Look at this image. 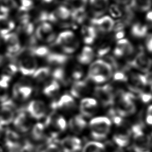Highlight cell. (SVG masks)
Wrapping results in <instances>:
<instances>
[{
    "label": "cell",
    "mask_w": 152,
    "mask_h": 152,
    "mask_svg": "<svg viewBox=\"0 0 152 152\" xmlns=\"http://www.w3.org/2000/svg\"><path fill=\"white\" fill-rule=\"evenodd\" d=\"M112 122L107 116H97L91 119L89 122L90 134L95 141L105 139L109 135Z\"/></svg>",
    "instance_id": "obj_1"
},
{
    "label": "cell",
    "mask_w": 152,
    "mask_h": 152,
    "mask_svg": "<svg viewBox=\"0 0 152 152\" xmlns=\"http://www.w3.org/2000/svg\"><path fill=\"white\" fill-rule=\"evenodd\" d=\"M17 58L18 68L23 75H31L36 71L37 62L28 48L21 49L15 56V58Z\"/></svg>",
    "instance_id": "obj_2"
},
{
    "label": "cell",
    "mask_w": 152,
    "mask_h": 152,
    "mask_svg": "<svg viewBox=\"0 0 152 152\" xmlns=\"http://www.w3.org/2000/svg\"><path fill=\"white\" fill-rule=\"evenodd\" d=\"M118 95L119 98L115 109L118 114L124 117L134 113L136 110V106L134 102V95L124 91H119Z\"/></svg>",
    "instance_id": "obj_3"
},
{
    "label": "cell",
    "mask_w": 152,
    "mask_h": 152,
    "mask_svg": "<svg viewBox=\"0 0 152 152\" xmlns=\"http://www.w3.org/2000/svg\"><path fill=\"white\" fill-rule=\"evenodd\" d=\"M131 133L133 134L134 150L135 152L148 151L151 139L145 134L140 124H135L131 127Z\"/></svg>",
    "instance_id": "obj_4"
},
{
    "label": "cell",
    "mask_w": 152,
    "mask_h": 152,
    "mask_svg": "<svg viewBox=\"0 0 152 152\" xmlns=\"http://www.w3.org/2000/svg\"><path fill=\"white\" fill-rule=\"evenodd\" d=\"M46 129L50 131L52 136L64 132L67 127V123L65 119L56 112H52L49 113L46 118L45 124Z\"/></svg>",
    "instance_id": "obj_5"
},
{
    "label": "cell",
    "mask_w": 152,
    "mask_h": 152,
    "mask_svg": "<svg viewBox=\"0 0 152 152\" xmlns=\"http://www.w3.org/2000/svg\"><path fill=\"white\" fill-rule=\"evenodd\" d=\"M94 95L102 105L107 107L113 105L115 100L113 88L110 84L97 86L94 88Z\"/></svg>",
    "instance_id": "obj_6"
},
{
    "label": "cell",
    "mask_w": 152,
    "mask_h": 152,
    "mask_svg": "<svg viewBox=\"0 0 152 152\" xmlns=\"http://www.w3.org/2000/svg\"><path fill=\"white\" fill-rule=\"evenodd\" d=\"M16 106L10 99L1 103L0 108V125L2 127L12 123L15 117Z\"/></svg>",
    "instance_id": "obj_7"
},
{
    "label": "cell",
    "mask_w": 152,
    "mask_h": 152,
    "mask_svg": "<svg viewBox=\"0 0 152 152\" xmlns=\"http://www.w3.org/2000/svg\"><path fill=\"white\" fill-rule=\"evenodd\" d=\"M24 141L15 131L7 129L5 134V144L10 152H23Z\"/></svg>",
    "instance_id": "obj_8"
},
{
    "label": "cell",
    "mask_w": 152,
    "mask_h": 152,
    "mask_svg": "<svg viewBox=\"0 0 152 152\" xmlns=\"http://www.w3.org/2000/svg\"><path fill=\"white\" fill-rule=\"evenodd\" d=\"M33 88L29 81L27 80H23L14 85L12 95L15 99L24 101L30 97Z\"/></svg>",
    "instance_id": "obj_9"
},
{
    "label": "cell",
    "mask_w": 152,
    "mask_h": 152,
    "mask_svg": "<svg viewBox=\"0 0 152 152\" xmlns=\"http://www.w3.org/2000/svg\"><path fill=\"white\" fill-rule=\"evenodd\" d=\"M35 36L37 39L46 43H52L56 39L52 26L47 23H42L36 28Z\"/></svg>",
    "instance_id": "obj_10"
},
{
    "label": "cell",
    "mask_w": 152,
    "mask_h": 152,
    "mask_svg": "<svg viewBox=\"0 0 152 152\" xmlns=\"http://www.w3.org/2000/svg\"><path fill=\"white\" fill-rule=\"evenodd\" d=\"M128 64L142 72H148L152 66V59L143 51H140Z\"/></svg>",
    "instance_id": "obj_11"
},
{
    "label": "cell",
    "mask_w": 152,
    "mask_h": 152,
    "mask_svg": "<svg viewBox=\"0 0 152 152\" xmlns=\"http://www.w3.org/2000/svg\"><path fill=\"white\" fill-rule=\"evenodd\" d=\"M26 111L30 116L34 119L39 120L46 115V104L42 100H33L27 104Z\"/></svg>",
    "instance_id": "obj_12"
},
{
    "label": "cell",
    "mask_w": 152,
    "mask_h": 152,
    "mask_svg": "<svg viewBox=\"0 0 152 152\" xmlns=\"http://www.w3.org/2000/svg\"><path fill=\"white\" fill-rule=\"evenodd\" d=\"M52 107L55 110H60L69 112L75 108L76 103L71 95L64 94L57 101L52 103Z\"/></svg>",
    "instance_id": "obj_13"
},
{
    "label": "cell",
    "mask_w": 152,
    "mask_h": 152,
    "mask_svg": "<svg viewBox=\"0 0 152 152\" xmlns=\"http://www.w3.org/2000/svg\"><path fill=\"white\" fill-rule=\"evenodd\" d=\"M62 152H78L82 147L81 140L77 137L67 136L60 142Z\"/></svg>",
    "instance_id": "obj_14"
},
{
    "label": "cell",
    "mask_w": 152,
    "mask_h": 152,
    "mask_svg": "<svg viewBox=\"0 0 152 152\" xmlns=\"http://www.w3.org/2000/svg\"><path fill=\"white\" fill-rule=\"evenodd\" d=\"M97 106V102L96 99L91 97L84 98L80 104L81 115L86 118L91 117L96 113Z\"/></svg>",
    "instance_id": "obj_15"
},
{
    "label": "cell",
    "mask_w": 152,
    "mask_h": 152,
    "mask_svg": "<svg viewBox=\"0 0 152 152\" xmlns=\"http://www.w3.org/2000/svg\"><path fill=\"white\" fill-rule=\"evenodd\" d=\"M91 23L97 30L102 33H108L112 31L115 25L113 20L108 15H105L99 18H93Z\"/></svg>",
    "instance_id": "obj_16"
},
{
    "label": "cell",
    "mask_w": 152,
    "mask_h": 152,
    "mask_svg": "<svg viewBox=\"0 0 152 152\" xmlns=\"http://www.w3.org/2000/svg\"><path fill=\"white\" fill-rule=\"evenodd\" d=\"M134 48L132 43L125 39L118 40L116 46L113 50V53L116 58H121L124 56H129L133 53Z\"/></svg>",
    "instance_id": "obj_17"
},
{
    "label": "cell",
    "mask_w": 152,
    "mask_h": 152,
    "mask_svg": "<svg viewBox=\"0 0 152 152\" xmlns=\"http://www.w3.org/2000/svg\"><path fill=\"white\" fill-rule=\"evenodd\" d=\"M12 122L15 128L21 133L27 132L31 129L30 120L25 112H22L18 113Z\"/></svg>",
    "instance_id": "obj_18"
},
{
    "label": "cell",
    "mask_w": 152,
    "mask_h": 152,
    "mask_svg": "<svg viewBox=\"0 0 152 152\" xmlns=\"http://www.w3.org/2000/svg\"><path fill=\"white\" fill-rule=\"evenodd\" d=\"M71 12L65 6L58 7L53 11L49 12L48 21L52 23H57L61 20H66L71 16Z\"/></svg>",
    "instance_id": "obj_19"
},
{
    "label": "cell",
    "mask_w": 152,
    "mask_h": 152,
    "mask_svg": "<svg viewBox=\"0 0 152 152\" xmlns=\"http://www.w3.org/2000/svg\"><path fill=\"white\" fill-rule=\"evenodd\" d=\"M87 125L86 119L81 115H76L72 116L68 122L69 129L76 134L81 133L86 128Z\"/></svg>",
    "instance_id": "obj_20"
},
{
    "label": "cell",
    "mask_w": 152,
    "mask_h": 152,
    "mask_svg": "<svg viewBox=\"0 0 152 152\" xmlns=\"http://www.w3.org/2000/svg\"><path fill=\"white\" fill-rule=\"evenodd\" d=\"M90 9L91 13L96 17H99L106 11L109 0H90Z\"/></svg>",
    "instance_id": "obj_21"
},
{
    "label": "cell",
    "mask_w": 152,
    "mask_h": 152,
    "mask_svg": "<svg viewBox=\"0 0 152 152\" xmlns=\"http://www.w3.org/2000/svg\"><path fill=\"white\" fill-rule=\"evenodd\" d=\"M88 86L86 81L79 80L75 81L70 90L71 94L75 98H80L86 94L88 91Z\"/></svg>",
    "instance_id": "obj_22"
},
{
    "label": "cell",
    "mask_w": 152,
    "mask_h": 152,
    "mask_svg": "<svg viewBox=\"0 0 152 152\" xmlns=\"http://www.w3.org/2000/svg\"><path fill=\"white\" fill-rule=\"evenodd\" d=\"M46 59L47 62L50 65L61 66L68 61L69 57L65 53L50 52L46 56Z\"/></svg>",
    "instance_id": "obj_23"
},
{
    "label": "cell",
    "mask_w": 152,
    "mask_h": 152,
    "mask_svg": "<svg viewBox=\"0 0 152 152\" xmlns=\"http://www.w3.org/2000/svg\"><path fill=\"white\" fill-rule=\"evenodd\" d=\"M46 127L42 123H37L31 129V138L36 142L45 140L46 138Z\"/></svg>",
    "instance_id": "obj_24"
},
{
    "label": "cell",
    "mask_w": 152,
    "mask_h": 152,
    "mask_svg": "<svg viewBox=\"0 0 152 152\" xmlns=\"http://www.w3.org/2000/svg\"><path fill=\"white\" fill-rule=\"evenodd\" d=\"M81 33L83 41L86 44L93 43L97 35V30L93 26H83L81 28Z\"/></svg>",
    "instance_id": "obj_25"
},
{
    "label": "cell",
    "mask_w": 152,
    "mask_h": 152,
    "mask_svg": "<svg viewBox=\"0 0 152 152\" xmlns=\"http://www.w3.org/2000/svg\"><path fill=\"white\" fill-rule=\"evenodd\" d=\"M14 27V23L8 18L7 15L0 14V35L2 37L10 33Z\"/></svg>",
    "instance_id": "obj_26"
},
{
    "label": "cell",
    "mask_w": 152,
    "mask_h": 152,
    "mask_svg": "<svg viewBox=\"0 0 152 152\" xmlns=\"http://www.w3.org/2000/svg\"><path fill=\"white\" fill-rule=\"evenodd\" d=\"M76 39L74 33L71 31H65L61 33L55 40V43L56 45L61 48L65 45H67Z\"/></svg>",
    "instance_id": "obj_27"
},
{
    "label": "cell",
    "mask_w": 152,
    "mask_h": 152,
    "mask_svg": "<svg viewBox=\"0 0 152 152\" xmlns=\"http://www.w3.org/2000/svg\"><path fill=\"white\" fill-rule=\"evenodd\" d=\"M94 56V52L93 49L89 46H85L78 55L77 60L80 64L86 65L90 63L93 61Z\"/></svg>",
    "instance_id": "obj_28"
},
{
    "label": "cell",
    "mask_w": 152,
    "mask_h": 152,
    "mask_svg": "<svg viewBox=\"0 0 152 152\" xmlns=\"http://www.w3.org/2000/svg\"><path fill=\"white\" fill-rule=\"evenodd\" d=\"M82 152H106V149L103 144L94 140L87 142L84 145Z\"/></svg>",
    "instance_id": "obj_29"
},
{
    "label": "cell",
    "mask_w": 152,
    "mask_h": 152,
    "mask_svg": "<svg viewBox=\"0 0 152 152\" xmlns=\"http://www.w3.org/2000/svg\"><path fill=\"white\" fill-rule=\"evenodd\" d=\"M52 76L54 80L58 83H61L64 86H67L70 82L69 78L67 76L65 70L62 67H58L55 69L52 73Z\"/></svg>",
    "instance_id": "obj_30"
},
{
    "label": "cell",
    "mask_w": 152,
    "mask_h": 152,
    "mask_svg": "<svg viewBox=\"0 0 152 152\" xmlns=\"http://www.w3.org/2000/svg\"><path fill=\"white\" fill-rule=\"evenodd\" d=\"M60 86L59 83L53 80L48 82L44 86L43 92L46 96L52 97L55 96L59 91Z\"/></svg>",
    "instance_id": "obj_31"
},
{
    "label": "cell",
    "mask_w": 152,
    "mask_h": 152,
    "mask_svg": "<svg viewBox=\"0 0 152 152\" xmlns=\"http://www.w3.org/2000/svg\"><path fill=\"white\" fill-rule=\"evenodd\" d=\"M148 27L145 24L141 23H136L134 24L131 27V34L136 38H142L145 36L147 33Z\"/></svg>",
    "instance_id": "obj_32"
},
{
    "label": "cell",
    "mask_w": 152,
    "mask_h": 152,
    "mask_svg": "<svg viewBox=\"0 0 152 152\" xmlns=\"http://www.w3.org/2000/svg\"><path fill=\"white\" fill-rule=\"evenodd\" d=\"M50 73V68L48 67L40 68L34 72L33 74V78L34 81L37 83H41L45 81L49 76Z\"/></svg>",
    "instance_id": "obj_33"
},
{
    "label": "cell",
    "mask_w": 152,
    "mask_h": 152,
    "mask_svg": "<svg viewBox=\"0 0 152 152\" xmlns=\"http://www.w3.org/2000/svg\"><path fill=\"white\" fill-rule=\"evenodd\" d=\"M152 5V0H131V7L140 11L148 10Z\"/></svg>",
    "instance_id": "obj_34"
},
{
    "label": "cell",
    "mask_w": 152,
    "mask_h": 152,
    "mask_svg": "<svg viewBox=\"0 0 152 152\" xmlns=\"http://www.w3.org/2000/svg\"><path fill=\"white\" fill-rule=\"evenodd\" d=\"M110 50L109 41L107 40H102L99 42L96 48V55L98 57L104 56Z\"/></svg>",
    "instance_id": "obj_35"
},
{
    "label": "cell",
    "mask_w": 152,
    "mask_h": 152,
    "mask_svg": "<svg viewBox=\"0 0 152 152\" xmlns=\"http://www.w3.org/2000/svg\"><path fill=\"white\" fill-rule=\"evenodd\" d=\"M16 7L15 0H0V14L7 15L11 10Z\"/></svg>",
    "instance_id": "obj_36"
},
{
    "label": "cell",
    "mask_w": 152,
    "mask_h": 152,
    "mask_svg": "<svg viewBox=\"0 0 152 152\" xmlns=\"http://www.w3.org/2000/svg\"><path fill=\"white\" fill-rule=\"evenodd\" d=\"M28 48L34 56L46 57L50 53L49 49L45 46H34Z\"/></svg>",
    "instance_id": "obj_37"
},
{
    "label": "cell",
    "mask_w": 152,
    "mask_h": 152,
    "mask_svg": "<svg viewBox=\"0 0 152 152\" xmlns=\"http://www.w3.org/2000/svg\"><path fill=\"white\" fill-rule=\"evenodd\" d=\"M134 14L132 11L131 7L125 5L124 8V10H122V18L121 21L124 24L125 26H126L131 23L134 18Z\"/></svg>",
    "instance_id": "obj_38"
},
{
    "label": "cell",
    "mask_w": 152,
    "mask_h": 152,
    "mask_svg": "<svg viewBox=\"0 0 152 152\" xmlns=\"http://www.w3.org/2000/svg\"><path fill=\"white\" fill-rule=\"evenodd\" d=\"M72 20L77 24L82 23L87 17V14L84 10L73 11L71 14Z\"/></svg>",
    "instance_id": "obj_39"
},
{
    "label": "cell",
    "mask_w": 152,
    "mask_h": 152,
    "mask_svg": "<svg viewBox=\"0 0 152 152\" xmlns=\"http://www.w3.org/2000/svg\"><path fill=\"white\" fill-rule=\"evenodd\" d=\"M69 5L73 11L84 10L87 4L88 0H69Z\"/></svg>",
    "instance_id": "obj_40"
},
{
    "label": "cell",
    "mask_w": 152,
    "mask_h": 152,
    "mask_svg": "<svg viewBox=\"0 0 152 152\" xmlns=\"http://www.w3.org/2000/svg\"><path fill=\"white\" fill-rule=\"evenodd\" d=\"M19 33L26 36H32L34 31V25L31 22H28L26 24L20 25L18 28Z\"/></svg>",
    "instance_id": "obj_41"
},
{
    "label": "cell",
    "mask_w": 152,
    "mask_h": 152,
    "mask_svg": "<svg viewBox=\"0 0 152 152\" xmlns=\"http://www.w3.org/2000/svg\"><path fill=\"white\" fill-rule=\"evenodd\" d=\"M78 46H79V42L76 39L73 42L61 47V49L64 52V53L70 54L74 52L77 49Z\"/></svg>",
    "instance_id": "obj_42"
},
{
    "label": "cell",
    "mask_w": 152,
    "mask_h": 152,
    "mask_svg": "<svg viewBox=\"0 0 152 152\" xmlns=\"http://www.w3.org/2000/svg\"><path fill=\"white\" fill-rule=\"evenodd\" d=\"M109 12L112 16L115 18H119L122 16V8L116 4H112L109 8Z\"/></svg>",
    "instance_id": "obj_43"
},
{
    "label": "cell",
    "mask_w": 152,
    "mask_h": 152,
    "mask_svg": "<svg viewBox=\"0 0 152 152\" xmlns=\"http://www.w3.org/2000/svg\"><path fill=\"white\" fill-rule=\"evenodd\" d=\"M84 71L81 67L80 66H76L72 70L71 74V77L75 81H79L83 76Z\"/></svg>",
    "instance_id": "obj_44"
},
{
    "label": "cell",
    "mask_w": 152,
    "mask_h": 152,
    "mask_svg": "<svg viewBox=\"0 0 152 152\" xmlns=\"http://www.w3.org/2000/svg\"><path fill=\"white\" fill-rule=\"evenodd\" d=\"M113 80L116 81L120 82H126L128 81V77L126 75L125 72L123 71H117L113 75Z\"/></svg>",
    "instance_id": "obj_45"
},
{
    "label": "cell",
    "mask_w": 152,
    "mask_h": 152,
    "mask_svg": "<svg viewBox=\"0 0 152 152\" xmlns=\"http://www.w3.org/2000/svg\"><path fill=\"white\" fill-rule=\"evenodd\" d=\"M18 69V66H17L14 63H10L5 67V74L11 77L17 73Z\"/></svg>",
    "instance_id": "obj_46"
},
{
    "label": "cell",
    "mask_w": 152,
    "mask_h": 152,
    "mask_svg": "<svg viewBox=\"0 0 152 152\" xmlns=\"http://www.w3.org/2000/svg\"><path fill=\"white\" fill-rule=\"evenodd\" d=\"M40 152H62L61 148L55 143L48 144Z\"/></svg>",
    "instance_id": "obj_47"
},
{
    "label": "cell",
    "mask_w": 152,
    "mask_h": 152,
    "mask_svg": "<svg viewBox=\"0 0 152 152\" xmlns=\"http://www.w3.org/2000/svg\"><path fill=\"white\" fill-rule=\"evenodd\" d=\"M21 7L19 10L23 11H28L31 10L33 5V0H20Z\"/></svg>",
    "instance_id": "obj_48"
},
{
    "label": "cell",
    "mask_w": 152,
    "mask_h": 152,
    "mask_svg": "<svg viewBox=\"0 0 152 152\" xmlns=\"http://www.w3.org/2000/svg\"><path fill=\"white\" fill-rule=\"evenodd\" d=\"M138 94L141 101L143 102L144 103H147L152 100V94L144 93L142 91Z\"/></svg>",
    "instance_id": "obj_49"
},
{
    "label": "cell",
    "mask_w": 152,
    "mask_h": 152,
    "mask_svg": "<svg viewBox=\"0 0 152 152\" xmlns=\"http://www.w3.org/2000/svg\"><path fill=\"white\" fill-rule=\"evenodd\" d=\"M8 99L7 88L0 87V102L2 103Z\"/></svg>",
    "instance_id": "obj_50"
},
{
    "label": "cell",
    "mask_w": 152,
    "mask_h": 152,
    "mask_svg": "<svg viewBox=\"0 0 152 152\" xmlns=\"http://www.w3.org/2000/svg\"><path fill=\"white\" fill-rule=\"evenodd\" d=\"M145 46L147 50L152 53V34L147 36L145 40Z\"/></svg>",
    "instance_id": "obj_51"
},
{
    "label": "cell",
    "mask_w": 152,
    "mask_h": 152,
    "mask_svg": "<svg viewBox=\"0 0 152 152\" xmlns=\"http://www.w3.org/2000/svg\"><path fill=\"white\" fill-rule=\"evenodd\" d=\"M145 121L148 125L152 126V114L147 113L146 117H145Z\"/></svg>",
    "instance_id": "obj_52"
},
{
    "label": "cell",
    "mask_w": 152,
    "mask_h": 152,
    "mask_svg": "<svg viewBox=\"0 0 152 152\" xmlns=\"http://www.w3.org/2000/svg\"><path fill=\"white\" fill-rule=\"evenodd\" d=\"M124 36V32L122 31H117L115 33V38L119 40L122 39Z\"/></svg>",
    "instance_id": "obj_53"
},
{
    "label": "cell",
    "mask_w": 152,
    "mask_h": 152,
    "mask_svg": "<svg viewBox=\"0 0 152 152\" xmlns=\"http://www.w3.org/2000/svg\"><path fill=\"white\" fill-rule=\"evenodd\" d=\"M146 18L148 21L152 23V11L148 12L146 15Z\"/></svg>",
    "instance_id": "obj_54"
},
{
    "label": "cell",
    "mask_w": 152,
    "mask_h": 152,
    "mask_svg": "<svg viewBox=\"0 0 152 152\" xmlns=\"http://www.w3.org/2000/svg\"><path fill=\"white\" fill-rule=\"evenodd\" d=\"M115 1L120 4H124V5H126L129 1V0H115Z\"/></svg>",
    "instance_id": "obj_55"
},
{
    "label": "cell",
    "mask_w": 152,
    "mask_h": 152,
    "mask_svg": "<svg viewBox=\"0 0 152 152\" xmlns=\"http://www.w3.org/2000/svg\"><path fill=\"white\" fill-rule=\"evenodd\" d=\"M40 1L45 4H50L53 2L55 0H40Z\"/></svg>",
    "instance_id": "obj_56"
},
{
    "label": "cell",
    "mask_w": 152,
    "mask_h": 152,
    "mask_svg": "<svg viewBox=\"0 0 152 152\" xmlns=\"http://www.w3.org/2000/svg\"><path fill=\"white\" fill-rule=\"evenodd\" d=\"M113 152H124V151L122 150V148L121 147H118L117 148H116Z\"/></svg>",
    "instance_id": "obj_57"
},
{
    "label": "cell",
    "mask_w": 152,
    "mask_h": 152,
    "mask_svg": "<svg viewBox=\"0 0 152 152\" xmlns=\"http://www.w3.org/2000/svg\"><path fill=\"white\" fill-rule=\"evenodd\" d=\"M2 127L0 125V135H1V131H2Z\"/></svg>",
    "instance_id": "obj_58"
},
{
    "label": "cell",
    "mask_w": 152,
    "mask_h": 152,
    "mask_svg": "<svg viewBox=\"0 0 152 152\" xmlns=\"http://www.w3.org/2000/svg\"><path fill=\"white\" fill-rule=\"evenodd\" d=\"M151 92H152V85H151Z\"/></svg>",
    "instance_id": "obj_59"
}]
</instances>
